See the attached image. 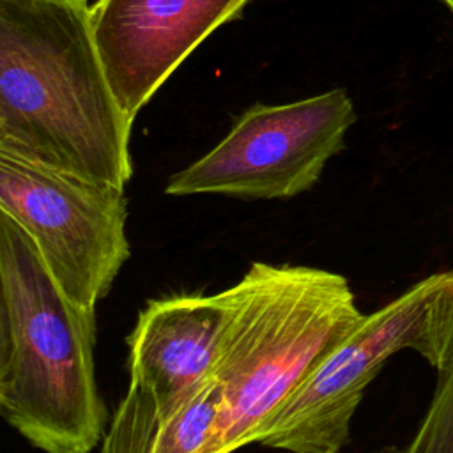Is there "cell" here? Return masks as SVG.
I'll list each match as a JSON object with an SVG mask.
<instances>
[{"instance_id":"30bf717a","label":"cell","mask_w":453,"mask_h":453,"mask_svg":"<svg viewBox=\"0 0 453 453\" xmlns=\"http://www.w3.org/2000/svg\"><path fill=\"white\" fill-rule=\"evenodd\" d=\"M437 373L434 396L414 434L403 444L375 453H453V356Z\"/></svg>"},{"instance_id":"ba28073f","label":"cell","mask_w":453,"mask_h":453,"mask_svg":"<svg viewBox=\"0 0 453 453\" xmlns=\"http://www.w3.org/2000/svg\"><path fill=\"white\" fill-rule=\"evenodd\" d=\"M225 326L223 290L147 301L127 338L129 382L159 393L203 382L214 375Z\"/></svg>"},{"instance_id":"8fae6325","label":"cell","mask_w":453,"mask_h":453,"mask_svg":"<svg viewBox=\"0 0 453 453\" xmlns=\"http://www.w3.org/2000/svg\"><path fill=\"white\" fill-rule=\"evenodd\" d=\"M444 2V5L451 11V14H453V0H442Z\"/></svg>"},{"instance_id":"5b68a950","label":"cell","mask_w":453,"mask_h":453,"mask_svg":"<svg viewBox=\"0 0 453 453\" xmlns=\"http://www.w3.org/2000/svg\"><path fill=\"white\" fill-rule=\"evenodd\" d=\"M356 122L343 88L285 104L257 103L202 157L170 175V196L290 198L311 189Z\"/></svg>"},{"instance_id":"3957f363","label":"cell","mask_w":453,"mask_h":453,"mask_svg":"<svg viewBox=\"0 0 453 453\" xmlns=\"http://www.w3.org/2000/svg\"><path fill=\"white\" fill-rule=\"evenodd\" d=\"M214 377L221 412L203 453H234L366 313L345 276L311 265L253 262L228 288Z\"/></svg>"},{"instance_id":"9c48e42d","label":"cell","mask_w":453,"mask_h":453,"mask_svg":"<svg viewBox=\"0 0 453 453\" xmlns=\"http://www.w3.org/2000/svg\"><path fill=\"white\" fill-rule=\"evenodd\" d=\"M221 403V384L214 375L175 393L129 382L97 453H203Z\"/></svg>"},{"instance_id":"277c9868","label":"cell","mask_w":453,"mask_h":453,"mask_svg":"<svg viewBox=\"0 0 453 453\" xmlns=\"http://www.w3.org/2000/svg\"><path fill=\"white\" fill-rule=\"evenodd\" d=\"M418 352L441 372L453 356V271L430 274L331 350L258 428L255 442L287 453H340L368 384L391 356Z\"/></svg>"},{"instance_id":"6da1fadb","label":"cell","mask_w":453,"mask_h":453,"mask_svg":"<svg viewBox=\"0 0 453 453\" xmlns=\"http://www.w3.org/2000/svg\"><path fill=\"white\" fill-rule=\"evenodd\" d=\"M131 126L87 0H0V150L124 189Z\"/></svg>"},{"instance_id":"52a82bcc","label":"cell","mask_w":453,"mask_h":453,"mask_svg":"<svg viewBox=\"0 0 453 453\" xmlns=\"http://www.w3.org/2000/svg\"><path fill=\"white\" fill-rule=\"evenodd\" d=\"M251 0H96V44L122 110L134 120L177 67Z\"/></svg>"},{"instance_id":"7a4b0ae2","label":"cell","mask_w":453,"mask_h":453,"mask_svg":"<svg viewBox=\"0 0 453 453\" xmlns=\"http://www.w3.org/2000/svg\"><path fill=\"white\" fill-rule=\"evenodd\" d=\"M96 310L69 299L34 241L0 212V412L42 453H92L108 426Z\"/></svg>"},{"instance_id":"8992f818","label":"cell","mask_w":453,"mask_h":453,"mask_svg":"<svg viewBox=\"0 0 453 453\" xmlns=\"http://www.w3.org/2000/svg\"><path fill=\"white\" fill-rule=\"evenodd\" d=\"M0 212L28 234L60 290L88 310L131 257L122 188L0 150Z\"/></svg>"}]
</instances>
